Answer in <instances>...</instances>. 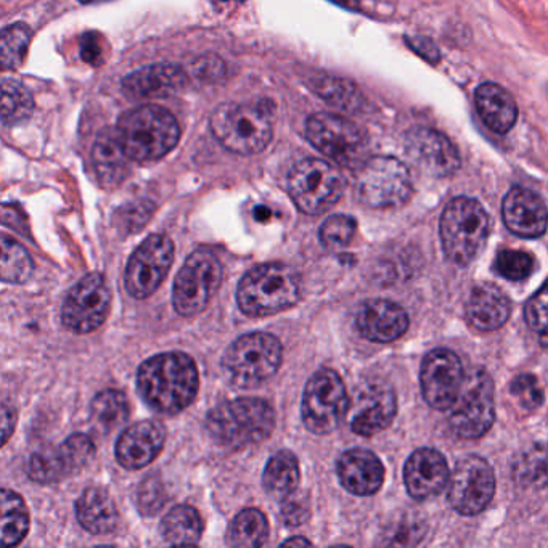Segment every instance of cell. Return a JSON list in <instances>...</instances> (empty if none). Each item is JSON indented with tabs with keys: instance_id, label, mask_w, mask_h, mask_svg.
Wrapping results in <instances>:
<instances>
[{
	"instance_id": "7a4b0ae2",
	"label": "cell",
	"mask_w": 548,
	"mask_h": 548,
	"mask_svg": "<svg viewBox=\"0 0 548 548\" xmlns=\"http://www.w3.org/2000/svg\"><path fill=\"white\" fill-rule=\"evenodd\" d=\"M206 428L209 436L227 449L260 444L274 431V408L260 397L225 400L209 412Z\"/></svg>"
},
{
	"instance_id": "5bb4252c",
	"label": "cell",
	"mask_w": 548,
	"mask_h": 548,
	"mask_svg": "<svg viewBox=\"0 0 548 548\" xmlns=\"http://www.w3.org/2000/svg\"><path fill=\"white\" fill-rule=\"evenodd\" d=\"M447 488L453 510L463 516L480 515L496 494L494 470L480 455H468L457 461L449 474Z\"/></svg>"
},
{
	"instance_id": "ac0fdd59",
	"label": "cell",
	"mask_w": 548,
	"mask_h": 548,
	"mask_svg": "<svg viewBox=\"0 0 548 548\" xmlns=\"http://www.w3.org/2000/svg\"><path fill=\"white\" fill-rule=\"evenodd\" d=\"M397 414V400L385 381H369L359 388L352 404L351 428L359 436L369 437L386 430Z\"/></svg>"
},
{
	"instance_id": "8fae6325",
	"label": "cell",
	"mask_w": 548,
	"mask_h": 548,
	"mask_svg": "<svg viewBox=\"0 0 548 548\" xmlns=\"http://www.w3.org/2000/svg\"><path fill=\"white\" fill-rule=\"evenodd\" d=\"M494 381L482 369L465 373L459 397L451 408V428L461 439H478L496 420Z\"/></svg>"
},
{
	"instance_id": "b9f144b4",
	"label": "cell",
	"mask_w": 548,
	"mask_h": 548,
	"mask_svg": "<svg viewBox=\"0 0 548 548\" xmlns=\"http://www.w3.org/2000/svg\"><path fill=\"white\" fill-rule=\"evenodd\" d=\"M59 451L61 459L67 465L68 471H75V470L84 467L94 457L96 447L89 436L73 434L59 445Z\"/></svg>"
},
{
	"instance_id": "60d3db41",
	"label": "cell",
	"mask_w": 548,
	"mask_h": 548,
	"mask_svg": "<svg viewBox=\"0 0 548 548\" xmlns=\"http://www.w3.org/2000/svg\"><path fill=\"white\" fill-rule=\"evenodd\" d=\"M494 269L497 274L507 280L519 282L534 272V258L526 251L504 250L497 254Z\"/></svg>"
},
{
	"instance_id": "f1b7e54d",
	"label": "cell",
	"mask_w": 548,
	"mask_h": 548,
	"mask_svg": "<svg viewBox=\"0 0 548 548\" xmlns=\"http://www.w3.org/2000/svg\"><path fill=\"white\" fill-rule=\"evenodd\" d=\"M76 515L81 526L96 535L112 533L118 525V508L112 496L102 488L84 490L76 504Z\"/></svg>"
},
{
	"instance_id": "f907efd6",
	"label": "cell",
	"mask_w": 548,
	"mask_h": 548,
	"mask_svg": "<svg viewBox=\"0 0 548 548\" xmlns=\"http://www.w3.org/2000/svg\"><path fill=\"white\" fill-rule=\"evenodd\" d=\"M16 416L12 407L0 404V447L7 443L15 430Z\"/></svg>"
},
{
	"instance_id": "e575fe53",
	"label": "cell",
	"mask_w": 548,
	"mask_h": 548,
	"mask_svg": "<svg viewBox=\"0 0 548 548\" xmlns=\"http://www.w3.org/2000/svg\"><path fill=\"white\" fill-rule=\"evenodd\" d=\"M34 272V262L24 246L8 237H0V280L7 283L28 282Z\"/></svg>"
},
{
	"instance_id": "ba28073f",
	"label": "cell",
	"mask_w": 548,
	"mask_h": 548,
	"mask_svg": "<svg viewBox=\"0 0 548 548\" xmlns=\"http://www.w3.org/2000/svg\"><path fill=\"white\" fill-rule=\"evenodd\" d=\"M414 192L407 166L393 156L367 158L356 176L359 201L373 209L399 208Z\"/></svg>"
},
{
	"instance_id": "ab89813d",
	"label": "cell",
	"mask_w": 548,
	"mask_h": 548,
	"mask_svg": "<svg viewBox=\"0 0 548 548\" xmlns=\"http://www.w3.org/2000/svg\"><path fill=\"white\" fill-rule=\"evenodd\" d=\"M357 224L354 217L346 215H330L320 229V242L326 250H342L356 235Z\"/></svg>"
},
{
	"instance_id": "9a60e30c",
	"label": "cell",
	"mask_w": 548,
	"mask_h": 548,
	"mask_svg": "<svg viewBox=\"0 0 548 548\" xmlns=\"http://www.w3.org/2000/svg\"><path fill=\"white\" fill-rule=\"evenodd\" d=\"M112 304V293L102 274L94 272L76 283L68 293L61 320L75 333H90L104 325Z\"/></svg>"
},
{
	"instance_id": "4fadbf2b",
	"label": "cell",
	"mask_w": 548,
	"mask_h": 548,
	"mask_svg": "<svg viewBox=\"0 0 548 548\" xmlns=\"http://www.w3.org/2000/svg\"><path fill=\"white\" fill-rule=\"evenodd\" d=\"M221 282L223 266L215 254L208 251L193 252L174 282V309L184 317L200 314L206 309Z\"/></svg>"
},
{
	"instance_id": "f546056e",
	"label": "cell",
	"mask_w": 548,
	"mask_h": 548,
	"mask_svg": "<svg viewBox=\"0 0 548 548\" xmlns=\"http://www.w3.org/2000/svg\"><path fill=\"white\" fill-rule=\"evenodd\" d=\"M30 531V513L20 494L0 488V547H15Z\"/></svg>"
},
{
	"instance_id": "816d5d0a",
	"label": "cell",
	"mask_w": 548,
	"mask_h": 548,
	"mask_svg": "<svg viewBox=\"0 0 548 548\" xmlns=\"http://www.w3.org/2000/svg\"><path fill=\"white\" fill-rule=\"evenodd\" d=\"M407 44L416 50L418 55H422L423 59L430 63H437L439 61V50L436 45L431 42L430 39L426 38H408Z\"/></svg>"
},
{
	"instance_id": "52a82bcc",
	"label": "cell",
	"mask_w": 548,
	"mask_h": 548,
	"mask_svg": "<svg viewBox=\"0 0 548 548\" xmlns=\"http://www.w3.org/2000/svg\"><path fill=\"white\" fill-rule=\"evenodd\" d=\"M211 131L237 155H258L272 141V118L264 105L223 104L211 114Z\"/></svg>"
},
{
	"instance_id": "277c9868",
	"label": "cell",
	"mask_w": 548,
	"mask_h": 548,
	"mask_svg": "<svg viewBox=\"0 0 548 548\" xmlns=\"http://www.w3.org/2000/svg\"><path fill=\"white\" fill-rule=\"evenodd\" d=\"M299 297V275L293 267L280 262L254 267L238 285V307L250 317H267L287 311Z\"/></svg>"
},
{
	"instance_id": "30bf717a",
	"label": "cell",
	"mask_w": 548,
	"mask_h": 548,
	"mask_svg": "<svg viewBox=\"0 0 548 548\" xmlns=\"http://www.w3.org/2000/svg\"><path fill=\"white\" fill-rule=\"evenodd\" d=\"M344 192V178L332 164L307 158L288 174V193L304 215H317L334 206Z\"/></svg>"
},
{
	"instance_id": "4316f807",
	"label": "cell",
	"mask_w": 548,
	"mask_h": 548,
	"mask_svg": "<svg viewBox=\"0 0 548 548\" xmlns=\"http://www.w3.org/2000/svg\"><path fill=\"white\" fill-rule=\"evenodd\" d=\"M476 110L484 124L497 133H507L518 119V106L508 90L498 84L486 82L476 90Z\"/></svg>"
},
{
	"instance_id": "c3c4849f",
	"label": "cell",
	"mask_w": 548,
	"mask_h": 548,
	"mask_svg": "<svg viewBox=\"0 0 548 548\" xmlns=\"http://www.w3.org/2000/svg\"><path fill=\"white\" fill-rule=\"evenodd\" d=\"M193 73L201 81H219L225 75V67L221 59L215 55H205L193 63Z\"/></svg>"
},
{
	"instance_id": "83f0119b",
	"label": "cell",
	"mask_w": 548,
	"mask_h": 548,
	"mask_svg": "<svg viewBox=\"0 0 548 548\" xmlns=\"http://www.w3.org/2000/svg\"><path fill=\"white\" fill-rule=\"evenodd\" d=\"M129 158L121 147L116 129H104L92 147V164L96 178L106 187L118 186L127 176Z\"/></svg>"
},
{
	"instance_id": "9f6ffc18",
	"label": "cell",
	"mask_w": 548,
	"mask_h": 548,
	"mask_svg": "<svg viewBox=\"0 0 548 548\" xmlns=\"http://www.w3.org/2000/svg\"><path fill=\"white\" fill-rule=\"evenodd\" d=\"M81 4H96V2H104V0H79Z\"/></svg>"
},
{
	"instance_id": "cb8c5ba5",
	"label": "cell",
	"mask_w": 548,
	"mask_h": 548,
	"mask_svg": "<svg viewBox=\"0 0 548 548\" xmlns=\"http://www.w3.org/2000/svg\"><path fill=\"white\" fill-rule=\"evenodd\" d=\"M166 431L160 423H135L127 428L116 444V459L127 470L147 467L163 451Z\"/></svg>"
},
{
	"instance_id": "5b68a950",
	"label": "cell",
	"mask_w": 548,
	"mask_h": 548,
	"mask_svg": "<svg viewBox=\"0 0 548 548\" xmlns=\"http://www.w3.org/2000/svg\"><path fill=\"white\" fill-rule=\"evenodd\" d=\"M489 215L480 201L453 198L441 215V242L445 258L455 266L473 262L489 237Z\"/></svg>"
},
{
	"instance_id": "7c38bea8",
	"label": "cell",
	"mask_w": 548,
	"mask_h": 548,
	"mask_svg": "<svg viewBox=\"0 0 548 548\" xmlns=\"http://www.w3.org/2000/svg\"><path fill=\"white\" fill-rule=\"evenodd\" d=\"M349 408V396L338 371L322 369L304 388V426L314 434H328L340 426Z\"/></svg>"
},
{
	"instance_id": "44dd1931",
	"label": "cell",
	"mask_w": 548,
	"mask_h": 548,
	"mask_svg": "<svg viewBox=\"0 0 548 548\" xmlns=\"http://www.w3.org/2000/svg\"><path fill=\"white\" fill-rule=\"evenodd\" d=\"M449 474L444 455L425 447L410 455L404 468V481L410 497L428 500L445 489Z\"/></svg>"
},
{
	"instance_id": "74e56055",
	"label": "cell",
	"mask_w": 548,
	"mask_h": 548,
	"mask_svg": "<svg viewBox=\"0 0 548 548\" xmlns=\"http://www.w3.org/2000/svg\"><path fill=\"white\" fill-rule=\"evenodd\" d=\"M131 414L129 400L116 389H106L92 400V418L104 430H114L126 422Z\"/></svg>"
},
{
	"instance_id": "836d02e7",
	"label": "cell",
	"mask_w": 548,
	"mask_h": 548,
	"mask_svg": "<svg viewBox=\"0 0 548 548\" xmlns=\"http://www.w3.org/2000/svg\"><path fill=\"white\" fill-rule=\"evenodd\" d=\"M269 537V523L264 513L256 508L240 511L232 521L227 539L232 547H262Z\"/></svg>"
},
{
	"instance_id": "9c48e42d",
	"label": "cell",
	"mask_w": 548,
	"mask_h": 548,
	"mask_svg": "<svg viewBox=\"0 0 548 548\" xmlns=\"http://www.w3.org/2000/svg\"><path fill=\"white\" fill-rule=\"evenodd\" d=\"M306 139L322 155L349 169H357L367 160V135L356 123L340 114H312L306 123Z\"/></svg>"
},
{
	"instance_id": "f35d334b",
	"label": "cell",
	"mask_w": 548,
	"mask_h": 548,
	"mask_svg": "<svg viewBox=\"0 0 548 548\" xmlns=\"http://www.w3.org/2000/svg\"><path fill=\"white\" fill-rule=\"evenodd\" d=\"M26 468L31 480L41 484H52L69 473L59 451L53 449H42L32 453Z\"/></svg>"
},
{
	"instance_id": "ee69618b",
	"label": "cell",
	"mask_w": 548,
	"mask_h": 548,
	"mask_svg": "<svg viewBox=\"0 0 548 548\" xmlns=\"http://www.w3.org/2000/svg\"><path fill=\"white\" fill-rule=\"evenodd\" d=\"M526 322L535 333L541 334L542 344L547 342V287L542 285V288L534 295L526 304Z\"/></svg>"
},
{
	"instance_id": "f5cc1de1",
	"label": "cell",
	"mask_w": 548,
	"mask_h": 548,
	"mask_svg": "<svg viewBox=\"0 0 548 548\" xmlns=\"http://www.w3.org/2000/svg\"><path fill=\"white\" fill-rule=\"evenodd\" d=\"M270 209L266 208V206H258V208L254 209V217L260 221V223H266L269 221V217H270Z\"/></svg>"
},
{
	"instance_id": "2e32d148",
	"label": "cell",
	"mask_w": 548,
	"mask_h": 548,
	"mask_svg": "<svg viewBox=\"0 0 548 548\" xmlns=\"http://www.w3.org/2000/svg\"><path fill=\"white\" fill-rule=\"evenodd\" d=\"M174 260V243L166 235H151L142 243L127 262L124 285L135 299L153 295L169 274Z\"/></svg>"
},
{
	"instance_id": "7bdbcfd3",
	"label": "cell",
	"mask_w": 548,
	"mask_h": 548,
	"mask_svg": "<svg viewBox=\"0 0 548 548\" xmlns=\"http://www.w3.org/2000/svg\"><path fill=\"white\" fill-rule=\"evenodd\" d=\"M510 391L518 400L519 406L529 410L541 407L543 402V389L539 385V379L533 375H519L511 383Z\"/></svg>"
},
{
	"instance_id": "7402d4cb",
	"label": "cell",
	"mask_w": 548,
	"mask_h": 548,
	"mask_svg": "<svg viewBox=\"0 0 548 548\" xmlns=\"http://www.w3.org/2000/svg\"><path fill=\"white\" fill-rule=\"evenodd\" d=\"M504 223L510 232L523 238H537L547 229V208L537 193L515 187L505 196Z\"/></svg>"
},
{
	"instance_id": "8d00e7d4",
	"label": "cell",
	"mask_w": 548,
	"mask_h": 548,
	"mask_svg": "<svg viewBox=\"0 0 548 548\" xmlns=\"http://www.w3.org/2000/svg\"><path fill=\"white\" fill-rule=\"evenodd\" d=\"M30 26L15 23L0 32V71H12L22 67L30 47Z\"/></svg>"
},
{
	"instance_id": "11a10c76",
	"label": "cell",
	"mask_w": 548,
	"mask_h": 548,
	"mask_svg": "<svg viewBox=\"0 0 548 548\" xmlns=\"http://www.w3.org/2000/svg\"><path fill=\"white\" fill-rule=\"evenodd\" d=\"M336 4H340L342 7L351 8V10H356L357 0H334Z\"/></svg>"
},
{
	"instance_id": "d590c367",
	"label": "cell",
	"mask_w": 548,
	"mask_h": 548,
	"mask_svg": "<svg viewBox=\"0 0 548 548\" xmlns=\"http://www.w3.org/2000/svg\"><path fill=\"white\" fill-rule=\"evenodd\" d=\"M314 90L325 102L340 108L342 112L356 113L363 106V96L357 89L356 84L341 79V78H320L315 81Z\"/></svg>"
},
{
	"instance_id": "7dc6e473",
	"label": "cell",
	"mask_w": 548,
	"mask_h": 548,
	"mask_svg": "<svg viewBox=\"0 0 548 548\" xmlns=\"http://www.w3.org/2000/svg\"><path fill=\"white\" fill-rule=\"evenodd\" d=\"M164 504V492L161 482L155 476L149 478L147 481L142 482L139 489V507L143 513H153Z\"/></svg>"
},
{
	"instance_id": "d6a6232c",
	"label": "cell",
	"mask_w": 548,
	"mask_h": 548,
	"mask_svg": "<svg viewBox=\"0 0 548 548\" xmlns=\"http://www.w3.org/2000/svg\"><path fill=\"white\" fill-rule=\"evenodd\" d=\"M34 112V96L23 82H0V121L8 127L20 126Z\"/></svg>"
},
{
	"instance_id": "d4e9b609",
	"label": "cell",
	"mask_w": 548,
	"mask_h": 548,
	"mask_svg": "<svg viewBox=\"0 0 548 548\" xmlns=\"http://www.w3.org/2000/svg\"><path fill=\"white\" fill-rule=\"evenodd\" d=\"M511 304L502 289L481 283L476 285L467 299L465 315L468 324L480 332H494L510 319Z\"/></svg>"
},
{
	"instance_id": "ffe728a7",
	"label": "cell",
	"mask_w": 548,
	"mask_h": 548,
	"mask_svg": "<svg viewBox=\"0 0 548 548\" xmlns=\"http://www.w3.org/2000/svg\"><path fill=\"white\" fill-rule=\"evenodd\" d=\"M354 324L365 340L393 342L407 332L408 315L397 303L388 299H369L359 306Z\"/></svg>"
},
{
	"instance_id": "bcb514c9",
	"label": "cell",
	"mask_w": 548,
	"mask_h": 548,
	"mask_svg": "<svg viewBox=\"0 0 548 548\" xmlns=\"http://www.w3.org/2000/svg\"><path fill=\"white\" fill-rule=\"evenodd\" d=\"M311 505L309 497L304 492L293 490L291 494L282 498V518L288 526H301L306 519L309 518Z\"/></svg>"
},
{
	"instance_id": "8992f818",
	"label": "cell",
	"mask_w": 548,
	"mask_h": 548,
	"mask_svg": "<svg viewBox=\"0 0 548 548\" xmlns=\"http://www.w3.org/2000/svg\"><path fill=\"white\" fill-rule=\"evenodd\" d=\"M282 342L274 334L256 332L240 336L223 357V371L230 385L251 389L272 379L282 365Z\"/></svg>"
},
{
	"instance_id": "d6986e66",
	"label": "cell",
	"mask_w": 548,
	"mask_h": 548,
	"mask_svg": "<svg viewBox=\"0 0 548 548\" xmlns=\"http://www.w3.org/2000/svg\"><path fill=\"white\" fill-rule=\"evenodd\" d=\"M406 153L423 172L434 178H449L460 168L459 150L444 133L420 127L406 137Z\"/></svg>"
},
{
	"instance_id": "db71d44e",
	"label": "cell",
	"mask_w": 548,
	"mask_h": 548,
	"mask_svg": "<svg viewBox=\"0 0 548 548\" xmlns=\"http://www.w3.org/2000/svg\"><path fill=\"white\" fill-rule=\"evenodd\" d=\"M283 545H291V547H297V545H301V547H307V545H311V542L306 541L304 537H295V539H289V541L283 542Z\"/></svg>"
},
{
	"instance_id": "e0dca14e",
	"label": "cell",
	"mask_w": 548,
	"mask_h": 548,
	"mask_svg": "<svg viewBox=\"0 0 548 548\" xmlns=\"http://www.w3.org/2000/svg\"><path fill=\"white\" fill-rule=\"evenodd\" d=\"M463 379L461 361L451 349H434L423 359L420 385L430 407L441 412L451 410L459 397Z\"/></svg>"
},
{
	"instance_id": "603a6c76",
	"label": "cell",
	"mask_w": 548,
	"mask_h": 548,
	"mask_svg": "<svg viewBox=\"0 0 548 548\" xmlns=\"http://www.w3.org/2000/svg\"><path fill=\"white\" fill-rule=\"evenodd\" d=\"M341 486L354 496L367 497L379 492L385 481V467L379 457L365 449H351L336 463Z\"/></svg>"
},
{
	"instance_id": "681fc988",
	"label": "cell",
	"mask_w": 548,
	"mask_h": 548,
	"mask_svg": "<svg viewBox=\"0 0 548 548\" xmlns=\"http://www.w3.org/2000/svg\"><path fill=\"white\" fill-rule=\"evenodd\" d=\"M81 59L89 65H98L104 59V39L96 32H86L79 41Z\"/></svg>"
},
{
	"instance_id": "484cf974",
	"label": "cell",
	"mask_w": 548,
	"mask_h": 548,
	"mask_svg": "<svg viewBox=\"0 0 548 548\" xmlns=\"http://www.w3.org/2000/svg\"><path fill=\"white\" fill-rule=\"evenodd\" d=\"M188 82L187 73L172 63H158L141 68L127 75L123 81V87L129 96L137 98L145 96H168L184 89Z\"/></svg>"
},
{
	"instance_id": "4dcf8cb0",
	"label": "cell",
	"mask_w": 548,
	"mask_h": 548,
	"mask_svg": "<svg viewBox=\"0 0 548 548\" xmlns=\"http://www.w3.org/2000/svg\"><path fill=\"white\" fill-rule=\"evenodd\" d=\"M299 478L301 473L297 455L289 451H280L272 455L264 468L262 486L269 496L283 498L297 489Z\"/></svg>"
},
{
	"instance_id": "1f68e13d",
	"label": "cell",
	"mask_w": 548,
	"mask_h": 548,
	"mask_svg": "<svg viewBox=\"0 0 548 548\" xmlns=\"http://www.w3.org/2000/svg\"><path fill=\"white\" fill-rule=\"evenodd\" d=\"M164 541L172 545H195L203 534L200 513L190 505H178L164 516L161 523Z\"/></svg>"
},
{
	"instance_id": "3957f363",
	"label": "cell",
	"mask_w": 548,
	"mask_h": 548,
	"mask_svg": "<svg viewBox=\"0 0 548 548\" xmlns=\"http://www.w3.org/2000/svg\"><path fill=\"white\" fill-rule=\"evenodd\" d=\"M116 133L131 161H155L178 145L180 127L166 108L143 105L121 116Z\"/></svg>"
},
{
	"instance_id": "f6af8a7d",
	"label": "cell",
	"mask_w": 548,
	"mask_h": 548,
	"mask_svg": "<svg viewBox=\"0 0 548 548\" xmlns=\"http://www.w3.org/2000/svg\"><path fill=\"white\" fill-rule=\"evenodd\" d=\"M521 478L531 484H539L541 488L547 481V471H545V447L537 444L526 457L521 460Z\"/></svg>"
},
{
	"instance_id": "6da1fadb",
	"label": "cell",
	"mask_w": 548,
	"mask_h": 548,
	"mask_svg": "<svg viewBox=\"0 0 548 548\" xmlns=\"http://www.w3.org/2000/svg\"><path fill=\"white\" fill-rule=\"evenodd\" d=\"M200 388L198 369L184 352H166L142 363L137 389L143 402L164 416H176L192 404Z\"/></svg>"
}]
</instances>
